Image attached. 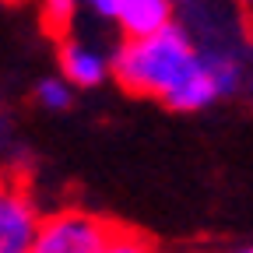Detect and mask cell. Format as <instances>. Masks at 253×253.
Returning <instances> with one entry per match:
<instances>
[{
	"label": "cell",
	"mask_w": 253,
	"mask_h": 253,
	"mask_svg": "<svg viewBox=\"0 0 253 253\" xmlns=\"http://www.w3.org/2000/svg\"><path fill=\"white\" fill-rule=\"evenodd\" d=\"M201 63V53L194 39L179 25L162 28L151 39H126L120 42L113 56V74L130 95H148V99H169V95L194 74Z\"/></svg>",
	"instance_id": "6da1fadb"
},
{
	"label": "cell",
	"mask_w": 253,
	"mask_h": 253,
	"mask_svg": "<svg viewBox=\"0 0 253 253\" xmlns=\"http://www.w3.org/2000/svg\"><path fill=\"white\" fill-rule=\"evenodd\" d=\"M120 221H109L95 211L60 208L42 218L32 253H102L120 236Z\"/></svg>",
	"instance_id": "7a4b0ae2"
},
{
	"label": "cell",
	"mask_w": 253,
	"mask_h": 253,
	"mask_svg": "<svg viewBox=\"0 0 253 253\" xmlns=\"http://www.w3.org/2000/svg\"><path fill=\"white\" fill-rule=\"evenodd\" d=\"M42 218L46 214L39 211L28 183L7 176V186L0 190V253H32Z\"/></svg>",
	"instance_id": "3957f363"
},
{
	"label": "cell",
	"mask_w": 253,
	"mask_h": 253,
	"mask_svg": "<svg viewBox=\"0 0 253 253\" xmlns=\"http://www.w3.org/2000/svg\"><path fill=\"white\" fill-rule=\"evenodd\" d=\"M102 18L120 21L126 39H151L172 25V0H88Z\"/></svg>",
	"instance_id": "277c9868"
},
{
	"label": "cell",
	"mask_w": 253,
	"mask_h": 253,
	"mask_svg": "<svg viewBox=\"0 0 253 253\" xmlns=\"http://www.w3.org/2000/svg\"><path fill=\"white\" fill-rule=\"evenodd\" d=\"M60 71H63V81H67V84L95 88V84L106 81L109 63L95 53L91 46L74 42V39H63V42H60Z\"/></svg>",
	"instance_id": "5b68a950"
},
{
	"label": "cell",
	"mask_w": 253,
	"mask_h": 253,
	"mask_svg": "<svg viewBox=\"0 0 253 253\" xmlns=\"http://www.w3.org/2000/svg\"><path fill=\"white\" fill-rule=\"evenodd\" d=\"M74 14H78V0H42V25L56 42L71 39L67 32L74 25Z\"/></svg>",
	"instance_id": "8992f818"
},
{
	"label": "cell",
	"mask_w": 253,
	"mask_h": 253,
	"mask_svg": "<svg viewBox=\"0 0 253 253\" xmlns=\"http://www.w3.org/2000/svg\"><path fill=\"white\" fill-rule=\"evenodd\" d=\"M36 99H39V106H46V109H67V106H71V84L60 81V78H46V81H39V88H36Z\"/></svg>",
	"instance_id": "52a82bcc"
},
{
	"label": "cell",
	"mask_w": 253,
	"mask_h": 253,
	"mask_svg": "<svg viewBox=\"0 0 253 253\" xmlns=\"http://www.w3.org/2000/svg\"><path fill=\"white\" fill-rule=\"evenodd\" d=\"M102 253H158V246L151 239H144L141 232H130V229H120V236L102 250Z\"/></svg>",
	"instance_id": "ba28073f"
},
{
	"label": "cell",
	"mask_w": 253,
	"mask_h": 253,
	"mask_svg": "<svg viewBox=\"0 0 253 253\" xmlns=\"http://www.w3.org/2000/svg\"><path fill=\"white\" fill-rule=\"evenodd\" d=\"M7 186V172H0V190H4Z\"/></svg>",
	"instance_id": "9c48e42d"
},
{
	"label": "cell",
	"mask_w": 253,
	"mask_h": 253,
	"mask_svg": "<svg viewBox=\"0 0 253 253\" xmlns=\"http://www.w3.org/2000/svg\"><path fill=\"white\" fill-rule=\"evenodd\" d=\"M232 253H253V246H243V250H232Z\"/></svg>",
	"instance_id": "30bf717a"
}]
</instances>
